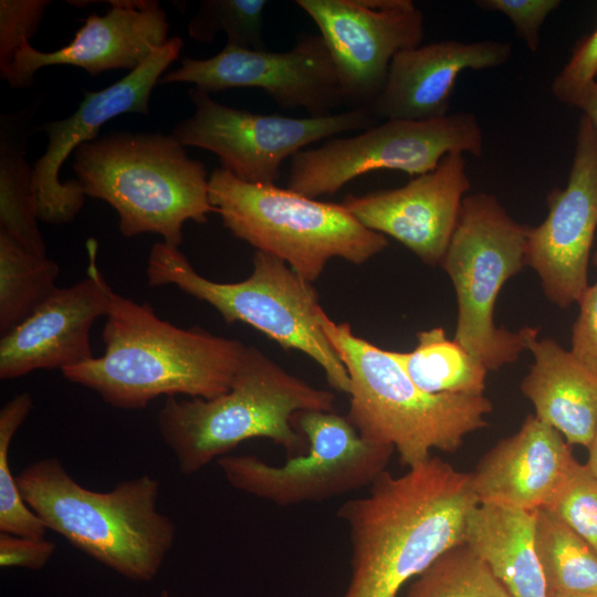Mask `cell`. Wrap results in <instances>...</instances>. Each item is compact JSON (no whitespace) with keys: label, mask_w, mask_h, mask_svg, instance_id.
Returning <instances> with one entry per match:
<instances>
[{"label":"cell","mask_w":597,"mask_h":597,"mask_svg":"<svg viewBox=\"0 0 597 597\" xmlns=\"http://www.w3.org/2000/svg\"><path fill=\"white\" fill-rule=\"evenodd\" d=\"M209 200L235 238L284 261L311 283L333 258L363 264L388 245L384 234L360 223L343 203L244 182L221 167L209 177Z\"/></svg>","instance_id":"cell-7"},{"label":"cell","mask_w":597,"mask_h":597,"mask_svg":"<svg viewBox=\"0 0 597 597\" xmlns=\"http://www.w3.org/2000/svg\"><path fill=\"white\" fill-rule=\"evenodd\" d=\"M507 42L483 40L438 41L399 51L391 60L385 85L368 106L377 118L429 121L449 114L459 74L504 64Z\"/></svg>","instance_id":"cell-21"},{"label":"cell","mask_w":597,"mask_h":597,"mask_svg":"<svg viewBox=\"0 0 597 597\" xmlns=\"http://www.w3.org/2000/svg\"><path fill=\"white\" fill-rule=\"evenodd\" d=\"M100 357L63 376L95 391L111 407L137 410L160 397L212 399L227 392L245 345L195 327L184 329L113 292Z\"/></svg>","instance_id":"cell-2"},{"label":"cell","mask_w":597,"mask_h":597,"mask_svg":"<svg viewBox=\"0 0 597 597\" xmlns=\"http://www.w3.org/2000/svg\"><path fill=\"white\" fill-rule=\"evenodd\" d=\"M314 21L336 67L344 102L369 106L392 57L421 45L423 13L410 0H297Z\"/></svg>","instance_id":"cell-14"},{"label":"cell","mask_w":597,"mask_h":597,"mask_svg":"<svg viewBox=\"0 0 597 597\" xmlns=\"http://www.w3.org/2000/svg\"><path fill=\"white\" fill-rule=\"evenodd\" d=\"M264 0H202L188 23V34L199 42H212L220 32L227 44L266 50L263 40Z\"/></svg>","instance_id":"cell-30"},{"label":"cell","mask_w":597,"mask_h":597,"mask_svg":"<svg viewBox=\"0 0 597 597\" xmlns=\"http://www.w3.org/2000/svg\"><path fill=\"white\" fill-rule=\"evenodd\" d=\"M597 76V28L573 50V54L552 83L554 96L573 105Z\"/></svg>","instance_id":"cell-33"},{"label":"cell","mask_w":597,"mask_h":597,"mask_svg":"<svg viewBox=\"0 0 597 597\" xmlns=\"http://www.w3.org/2000/svg\"><path fill=\"white\" fill-rule=\"evenodd\" d=\"M146 275L150 286L171 284L210 304L228 325L245 323L284 349L304 353L320 365L331 387L348 395V373L318 323V294L284 261L255 251L250 276L219 283L200 275L177 247L163 241L149 251Z\"/></svg>","instance_id":"cell-8"},{"label":"cell","mask_w":597,"mask_h":597,"mask_svg":"<svg viewBox=\"0 0 597 597\" xmlns=\"http://www.w3.org/2000/svg\"><path fill=\"white\" fill-rule=\"evenodd\" d=\"M15 481L48 530L125 578L153 580L174 546L176 526L158 510L159 481L150 475L97 492L50 457L27 465Z\"/></svg>","instance_id":"cell-3"},{"label":"cell","mask_w":597,"mask_h":597,"mask_svg":"<svg viewBox=\"0 0 597 597\" xmlns=\"http://www.w3.org/2000/svg\"><path fill=\"white\" fill-rule=\"evenodd\" d=\"M50 3V0H0L1 78L9 72L21 45L30 42L39 30Z\"/></svg>","instance_id":"cell-32"},{"label":"cell","mask_w":597,"mask_h":597,"mask_svg":"<svg viewBox=\"0 0 597 597\" xmlns=\"http://www.w3.org/2000/svg\"><path fill=\"white\" fill-rule=\"evenodd\" d=\"M579 313L573 324L570 352L597 374V280L578 301Z\"/></svg>","instance_id":"cell-35"},{"label":"cell","mask_w":597,"mask_h":597,"mask_svg":"<svg viewBox=\"0 0 597 597\" xmlns=\"http://www.w3.org/2000/svg\"><path fill=\"white\" fill-rule=\"evenodd\" d=\"M193 114L179 121L171 135L182 145L218 156L221 168L255 185H274L286 158L306 146L338 134L374 126L368 106L321 117L265 115L223 105L209 93L190 87Z\"/></svg>","instance_id":"cell-12"},{"label":"cell","mask_w":597,"mask_h":597,"mask_svg":"<svg viewBox=\"0 0 597 597\" xmlns=\"http://www.w3.org/2000/svg\"><path fill=\"white\" fill-rule=\"evenodd\" d=\"M482 130L469 112L429 121L386 119L358 135L332 137L291 158L287 188L317 198L379 169L417 177L433 170L450 153L482 154Z\"/></svg>","instance_id":"cell-11"},{"label":"cell","mask_w":597,"mask_h":597,"mask_svg":"<svg viewBox=\"0 0 597 597\" xmlns=\"http://www.w3.org/2000/svg\"><path fill=\"white\" fill-rule=\"evenodd\" d=\"M535 547L547 597L597 594V551L543 507L536 510Z\"/></svg>","instance_id":"cell-26"},{"label":"cell","mask_w":597,"mask_h":597,"mask_svg":"<svg viewBox=\"0 0 597 597\" xmlns=\"http://www.w3.org/2000/svg\"><path fill=\"white\" fill-rule=\"evenodd\" d=\"M545 220L528 227L526 265L540 276L545 296L558 307L578 303L588 284L597 229V128L582 116L565 188L547 196Z\"/></svg>","instance_id":"cell-15"},{"label":"cell","mask_w":597,"mask_h":597,"mask_svg":"<svg viewBox=\"0 0 597 597\" xmlns=\"http://www.w3.org/2000/svg\"><path fill=\"white\" fill-rule=\"evenodd\" d=\"M406 597H512L483 559L459 544L434 561L410 585Z\"/></svg>","instance_id":"cell-28"},{"label":"cell","mask_w":597,"mask_h":597,"mask_svg":"<svg viewBox=\"0 0 597 597\" xmlns=\"http://www.w3.org/2000/svg\"><path fill=\"white\" fill-rule=\"evenodd\" d=\"M55 547L44 537L0 533V566L39 570L51 559Z\"/></svg>","instance_id":"cell-36"},{"label":"cell","mask_w":597,"mask_h":597,"mask_svg":"<svg viewBox=\"0 0 597 597\" xmlns=\"http://www.w3.org/2000/svg\"><path fill=\"white\" fill-rule=\"evenodd\" d=\"M159 597H171L167 589H163L159 594Z\"/></svg>","instance_id":"cell-39"},{"label":"cell","mask_w":597,"mask_h":597,"mask_svg":"<svg viewBox=\"0 0 597 597\" xmlns=\"http://www.w3.org/2000/svg\"><path fill=\"white\" fill-rule=\"evenodd\" d=\"M527 230L494 196H465L440 263L457 295L453 339L488 371L514 363L525 350L520 331L495 325L494 308L503 285L526 265Z\"/></svg>","instance_id":"cell-9"},{"label":"cell","mask_w":597,"mask_h":597,"mask_svg":"<svg viewBox=\"0 0 597 597\" xmlns=\"http://www.w3.org/2000/svg\"><path fill=\"white\" fill-rule=\"evenodd\" d=\"M476 504L470 473L438 457L398 476L383 472L368 495L337 510L352 548L342 597H397L406 583L463 543L467 516Z\"/></svg>","instance_id":"cell-1"},{"label":"cell","mask_w":597,"mask_h":597,"mask_svg":"<svg viewBox=\"0 0 597 597\" xmlns=\"http://www.w3.org/2000/svg\"><path fill=\"white\" fill-rule=\"evenodd\" d=\"M105 14H90L64 46L42 52L24 42L2 78L12 88L33 85L34 74L51 65H70L91 76L140 66L167 43L169 23L157 0H111Z\"/></svg>","instance_id":"cell-19"},{"label":"cell","mask_w":597,"mask_h":597,"mask_svg":"<svg viewBox=\"0 0 597 597\" xmlns=\"http://www.w3.org/2000/svg\"><path fill=\"white\" fill-rule=\"evenodd\" d=\"M32 408V396L20 392L0 410V533L44 537L48 527L24 502L9 465L12 439Z\"/></svg>","instance_id":"cell-29"},{"label":"cell","mask_w":597,"mask_h":597,"mask_svg":"<svg viewBox=\"0 0 597 597\" xmlns=\"http://www.w3.org/2000/svg\"><path fill=\"white\" fill-rule=\"evenodd\" d=\"M182 46L181 38L169 39L122 80L100 91H84L72 115L35 129L45 133L48 139L44 154L33 164L40 221L62 224L78 214L86 196L76 179L61 181L62 165L80 145L95 140L106 122L127 113L148 115L151 92Z\"/></svg>","instance_id":"cell-16"},{"label":"cell","mask_w":597,"mask_h":597,"mask_svg":"<svg viewBox=\"0 0 597 597\" xmlns=\"http://www.w3.org/2000/svg\"><path fill=\"white\" fill-rule=\"evenodd\" d=\"M536 510L476 504L463 543L489 566L512 597H547L535 547Z\"/></svg>","instance_id":"cell-23"},{"label":"cell","mask_w":597,"mask_h":597,"mask_svg":"<svg viewBox=\"0 0 597 597\" xmlns=\"http://www.w3.org/2000/svg\"><path fill=\"white\" fill-rule=\"evenodd\" d=\"M318 323L350 380L347 418L366 440L390 446L407 468L454 452L464 438L486 426L492 402L484 395L429 394L416 386L390 350L356 336L348 323Z\"/></svg>","instance_id":"cell-5"},{"label":"cell","mask_w":597,"mask_h":597,"mask_svg":"<svg viewBox=\"0 0 597 597\" xmlns=\"http://www.w3.org/2000/svg\"><path fill=\"white\" fill-rule=\"evenodd\" d=\"M72 155L84 195L116 211L125 238L156 233L178 248L186 221L205 223L214 212L205 165L171 134L113 132Z\"/></svg>","instance_id":"cell-6"},{"label":"cell","mask_w":597,"mask_h":597,"mask_svg":"<svg viewBox=\"0 0 597 597\" xmlns=\"http://www.w3.org/2000/svg\"><path fill=\"white\" fill-rule=\"evenodd\" d=\"M577 597H597V594L586 595V596H577Z\"/></svg>","instance_id":"cell-41"},{"label":"cell","mask_w":597,"mask_h":597,"mask_svg":"<svg viewBox=\"0 0 597 597\" xmlns=\"http://www.w3.org/2000/svg\"><path fill=\"white\" fill-rule=\"evenodd\" d=\"M160 84L189 83L206 93L255 87L280 107L303 108L312 117L333 114L344 102L335 64L321 35L302 34L286 52L231 44L208 59L185 56Z\"/></svg>","instance_id":"cell-13"},{"label":"cell","mask_w":597,"mask_h":597,"mask_svg":"<svg viewBox=\"0 0 597 597\" xmlns=\"http://www.w3.org/2000/svg\"><path fill=\"white\" fill-rule=\"evenodd\" d=\"M587 449H588V460L586 462V467L589 469L591 474L597 479V430Z\"/></svg>","instance_id":"cell-38"},{"label":"cell","mask_w":597,"mask_h":597,"mask_svg":"<svg viewBox=\"0 0 597 597\" xmlns=\"http://www.w3.org/2000/svg\"><path fill=\"white\" fill-rule=\"evenodd\" d=\"M59 264L0 231V334H8L57 289Z\"/></svg>","instance_id":"cell-27"},{"label":"cell","mask_w":597,"mask_h":597,"mask_svg":"<svg viewBox=\"0 0 597 597\" xmlns=\"http://www.w3.org/2000/svg\"><path fill=\"white\" fill-rule=\"evenodd\" d=\"M591 261H593V264L597 266V249L593 254Z\"/></svg>","instance_id":"cell-40"},{"label":"cell","mask_w":597,"mask_h":597,"mask_svg":"<svg viewBox=\"0 0 597 597\" xmlns=\"http://www.w3.org/2000/svg\"><path fill=\"white\" fill-rule=\"evenodd\" d=\"M534 364L521 383L535 417L556 429L570 444L589 447L597 430V374L533 327L520 329Z\"/></svg>","instance_id":"cell-22"},{"label":"cell","mask_w":597,"mask_h":597,"mask_svg":"<svg viewBox=\"0 0 597 597\" xmlns=\"http://www.w3.org/2000/svg\"><path fill=\"white\" fill-rule=\"evenodd\" d=\"M548 510L597 551V479L586 464H578Z\"/></svg>","instance_id":"cell-31"},{"label":"cell","mask_w":597,"mask_h":597,"mask_svg":"<svg viewBox=\"0 0 597 597\" xmlns=\"http://www.w3.org/2000/svg\"><path fill=\"white\" fill-rule=\"evenodd\" d=\"M411 352L390 350L391 356L412 383L429 394L482 396L486 368L442 327L417 333Z\"/></svg>","instance_id":"cell-25"},{"label":"cell","mask_w":597,"mask_h":597,"mask_svg":"<svg viewBox=\"0 0 597 597\" xmlns=\"http://www.w3.org/2000/svg\"><path fill=\"white\" fill-rule=\"evenodd\" d=\"M479 7L505 14L515 27L517 35L527 48L535 52L540 46V31L548 14L555 10L558 0H481Z\"/></svg>","instance_id":"cell-34"},{"label":"cell","mask_w":597,"mask_h":597,"mask_svg":"<svg viewBox=\"0 0 597 597\" xmlns=\"http://www.w3.org/2000/svg\"><path fill=\"white\" fill-rule=\"evenodd\" d=\"M87 276L57 287L21 324L1 336L0 378L15 379L38 369H64L93 358L90 333L106 316L113 290L96 264L97 242L90 238Z\"/></svg>","instance_id":"cell-17"},{"label":"cell","mask_w":597,"mask_h":597,"mask_svg":"<svg viewBox=\"0 0 597 597\" xmlns=\"http://www.w3.org/2000/svg\"><path fill=\"white\" fill-rule=\"evenodd\" d=\"M578 464L564 437L530 415L481 458L471 485L480 504L535 511L552 501Z\"/></svg>","instance_id":"cell-20"},{"label":"cell","mask_w":597,"mask_h":597,"mask_svg":"<svg viewBox=\"0 0 597 597\" xmlns=\"http://www.w3.org/2000/svg\"><path fill=\"white\" fill-rule=\"evenodd\" d=\"M334 408L332 391L307 384L255 346H247L227 392L212 399L167 397L157 429L179 471L189 475L253 438L273 441L289 458L302 454L307 443L293 417Z\"/></svg>","instance_id":"cell-4"},{"label":"cell","mask_w":597,"mask_h":597,"mask_svg":"<svg viewBox=\"0 0 597 597\" xmlns=\"http://www.w3.org/2000/svg\"><path fill=\"white\" fill-rule=\"evenodd\" d=\"M293 426L307 443L302 454L277 465L255 455H223L216 462L229 484L279 506L322 502L370 486L395 451L364 439L335 410L297 412Z\"/></svg>","instance_id":"cell-10"},{"label":"cell","mask_w":597,"mask_h":597,"mask_svg":"<svg viewBox=\"0 0 597 597\" xmlns=\"http://www.w3.org/2000/svg\"><path fill=\"white\" fill-rule=\"evenodd\" d=\"M40 101L0 116V231L27 250L46 255L39 229L33 166L27 160L32 122Z\"/></svg>","instance_id":"cell-24"},{"label":"cell","mask_w":597,"mask_h":597,"mask_svg":"<svg viewBox=\"0 0 597 597\" xmlns=\"http://www.w3.org/2000/svg\"><path fill=\"white\" fill-rule=\"evenodd\" d=\"M469 189L463 154L450 153L433 170L404 187L348 195L342 203L368 229L396 239L423 263L437 265L446 254Z\"/></svg>","instance_id":"cell-18"},{"label":"cell","mask_w":597,"mask_h":597,"mask_svg":"<svg viewBox=\"0 0 597 597\" xmlns=\"http://www.w3.org/2000/svg\"><path fill=\"white\" fill-rule=\"evenodd\" d=\"M573 106L583 112L597 128V81L588 85L576 98Z\"/></svg>","instance_id":"cell-37"}]
</instances>
